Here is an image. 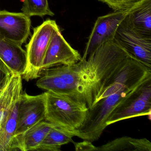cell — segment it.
<instances>
[{
    "mask_svg": "<svg viewBox=\"0 0 151 151\" xmlns=\"http://www.w3.org/2000/svg\"><path fill=\"white\" fill-rule=\"evenodd\" d=\"M132 57L114 39L75 64L45 70L36 85L47 91L68 95L90 109L116 73Z\"/></svg>",
    "mask_w": 151,
    "mask_h": 151,
    "instance_id": "6da1fadb",
    "label": "cell"
},
{
    "mask_svg": "<svg viewBox=\"0 0 151 151\" xmlns=\"http://www.w3.org/2000/svg\"><path fill=\"white\" fill-rule=\"evenodd\" d=\"M45 120L76 137L87 119L86 104L66 94L47 91Z\"/></svg>",
    "mask_w": 151,
    "mask_h": 151,
    "instance_id": "7a4b0ae2",
    "label": "cell"
},
{
    "mask_svg": "<svg viewBox=\"0 0 151 151\" xmlns=\"http://www.w3.org/2000/svg\"><path fill=\"white\" fill-rule=\"evenodd\" d=\"M58 28L55 21L47 19L34 28L33 35L26 46L27 66L23 79L28 81L41 76L45 54L52 34Z\"/></svg>",
    "mask_w": 151,
    "mask_h": 151,
    "instance_id": "3957f363",
    "label": "cell"
},
{
    "mask_svg": "<svg viewBox=\"0 0 151 151\" xmlns=\"http://www.w3.org/2000/svg\"><path fill=\"white\" fill-rule=\"evenodd\" d=\"M151 77L146 79L121 101L107 119V126L122 120L151 115Z\"/></svg>",
    "mask_w": 151,
    "mask_h": 151,
    "instance_id": "277c9868",
    "label": "cell"
},
{
    "mask_svg": "<svg viewBox=\"0 0 151 151\" xmlns=\"http://www.w3.org/2000/svg\"><path fill=\"white\" fill-rule=\"evenodd\" d=\"M45 93L30 95L22 93L19 98L17 127L12 143L11 151L17 140L32 126L45 120Z\"/></svg>",
    "mask_w": 151,
    "mask_h": 151,
    "instance_id": "5b68a950",
    "label": "cell"
},
{
    "mask_svg": "<svg viewBox=\"0 0 151 151\" xmlns=\"http://www.w3.org/2000/svg\"><path fill=\"white\" fill-rule=\"evenodd\" d=\"M114 39L133 57L151 68V37L144 36L134 29L127 16L117 28Z\"/></svg>",
    "mask_w": 151,
    "mask_h": 151,
    "instance_id": "8992f818",
    "label": "cell"
},
{
    "mask_svg": "<svg viewBox=\"0 0 151 151\" xmlns=\"http://www.w3.org/2000/svg\"><path fill=\"white\" fill-rule=\"evenodd\" d=\"M130 9L114 11L97 18L88 38L82 58H86L99 46L114 40L117 28Z\"/></svg>",
    "mask_w": 151,
    "mask_h": 151,
    "instance_id": "52a82bcc",
    "label": "cell"
},
{
    "mask_svg": "<svg viewBox=\"0 0 151 151\" xmlns=\"http://www.w3.org/2000/svg\"><path fill=\"white\" fill-rule=\"evenodd\" d=\"M82 59L79 53L63 37L59 27L51 36L41 67L42 74L51 68L75 64Z\"/></svg>",
    "mask_w": 151,
    "mask_h": 151,
    "instance_id": "ba28073f",
    "label": "cell"
},
{
    "mask_svg": "<svg viewBox=\"0 0 151 151\" xmlns=\"http://www.w3.org/2000/svg\"><path fill=\"white\" fill-rule=\"evenodd\" d=\"M30 18L22 12L0 10V37L22 46L30 35Z\"/></svg>",
    "mask_w": 151,
    "mask_h": 151,
    "instance_id": "9c48e42d",
    "label": "cell"
},
{
    "mask_svg": "<svg viewBox=\"0 0 151 151\" xmlns=\"http://www.w3.org/2000/svg\"><path fill=\"white\" fill-rule=\"evenodd\" d=\"M0 58L13 74L24 75L27 66V54L22 46L0 37Z\"/></svg>",
    "mask_w": 151,
    "mask_h": 151,
    "instance_id": "30bf717a",
    "label": "cell"
},
{
    "mask_svg": "<svg viewBox=\"0 0 151 151\" xmlns=\"http://www.w3.org/2000/svg\"><path fill=\"white\" fill-rule=\"evenodd\" d=\"M22 77L13 74L0 94V132L14 103L22 93Z\"/></svg>",
    "mask_w": 151,
    "mask_h": 151,
    "instance_id": "8fae6325",
    "label": "cell"
},
{
    "mask_svg": "<svg viewBox=\"0 0 151 151\" xmlns=\"http://www.w3.org/2000/svg\"><path fill=\"white\" fill-rule=\"evenodd\" d=\"M54 126L53 124L45 120L37 124L28 129L17 141L13 150H37L47 133Z\"/></svg>",
    "mask_w": 151,
    "mask_h": 151,
    "instance_id": "7c38bea8",
    "label": "cell"
},
{
    "mask_svg": "<svg viewBox=\"0 0 151 151\" xmlns=\"http://www.w3.org/2000/svg\"><path fill=\"white\" fill-rule=\"evenodd\" d=\"M127 18L132 28L151 37V0H142L131 8Z\"/></svg>",
    "mask_w": 151,
    "mask_h": 151,
    "instance_id": "4fadbf2b",
    "label": "cell"
},
{
    "mask_svg": "<svg viewBox=\"0 0 151 151\" xmlns=\"http://www.w3.org/2000/svg\"><path fill=\"white\" fill-rule=\"evenodd\" d=\"M96 151H151V143L146 138L123 137L96 147Z\"/></svg>",
    "mask_w": 151,
    "mask_h": 151,
    "instance_id": "5bb4252c",
    "label": "cell"
},
{
    "mask_svg": "<svg viewBox=\"0 0 151 151\" xmlns=\"http://www.w3.org/2000/svg\"><path fill=\"white\" fill-rule=\"evenodd\" d=\"M19 100L11 107L0 132V151H11L17 127Z\"/></svg>",
    "mask_w": 151,
    "mask_h": 151,
    "instance_id": "9a60e30c",
    "label": "cell"
},
{
    "mask_svg": "<svg viewBox=\"0 0 151 151\" xmlns=\"http://www.w3.org/2000/svg\"><path fill=\"white\" fill-rule=\"evenodd\" d=\"M71 133L54 126L46 136L38 148V151H60L63 145L73 142Z\"/></svg>",
    "mask_w": 151,
    "mask_h": 151,
    "instance_id": "2e32d148",
    "label": "cell"
},
{
    "mask_svg": "<svg viewBox=\"0 0 151 151\" xmlns=\"http://www.w3.org/2000/svg\"><path fill=\"white\" fill-rule=\"evenodd\" d=\"M22 11V13L30 17L55 15L49 8L48 0H23Z\"/></svg>",
    "mask_w": 151,
    "mask_h": 151,
    "instance_id": "e0dca14e",
    "label": "cell"
},
{
    "mask_svg": "<svg viewBox=\"0 0 151 151\" xmlns=\"http://www.w3.org/2000/svg\"><path fill=\"white\" fill-rule=\"evenodd\" d=\"M106 4L114 11H119L131 8L142 0H98Z\"/></svg>",
    "mask_w": 151,
    "mask_h": 151,
    "instance_id": "ac0fdd59",
    "label": "cell"
},
{
    "mask_svg": "<svg viewBox=\"0 0 151 151\" xmlns=\"http://www.w3.org/2000/svg\"><path fill=\"white\" fill-rule=\"evenodd\" d=\"M13 73L0 58V89H3Z\"/></svg>",
    "mask_w": 151,
    "mask_h": 151,
    "instance_id": "d6986e66",
    "label": "cell"
},
{
    "mask_svg": "<svg viewBox=\"0 0 151 151\" xmlns=\"http://www.w3.org/2000/svg\"><path fill=\"white\" fill-rule=\"evenodd\" d=\"M75 145L76 151H96V147L88 140H84L79 143L73 142Z\"/></svg>",
    "mask_w": 151,
    "mask_h": 151,
    "instance_id": "ffe728a7",
    "label": "cell"
},
{
    "mask_svg": "<svg viewBox=\"0 0 151 151\" xmlns=\"http://www.w3.org/2000/svg\"><path fill=\"white\" fill-rule=\"evenodd\" d=\"M2 89H0V94L1 93V91H2Z\"/></svg>",
    "mask_w": 151,
    "mask_h": 151,
    "instance_id": "44dd1931",
    "label": "cell"
}]
</instances>
